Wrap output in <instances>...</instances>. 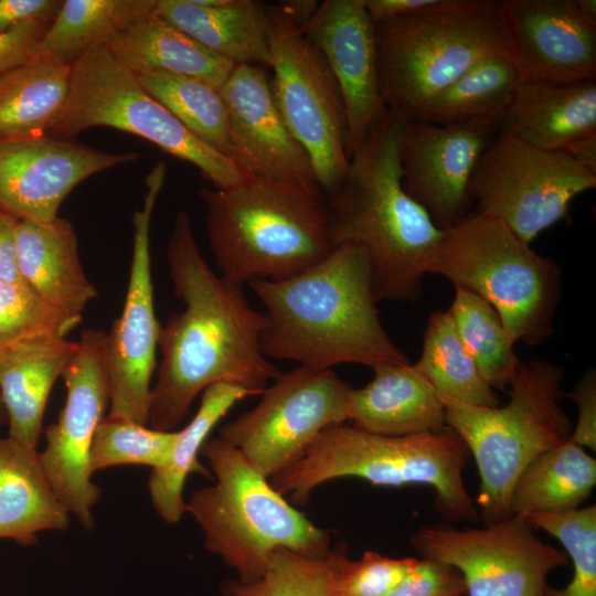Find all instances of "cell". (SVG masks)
<instances>
[{
  "instance_id": "obj_20",
  "label": "cell",
  "mask_w": 596,
  "mask_h": 596,
  "mask_svg": "<svg viewBox=\"0 0 596 596\" xmlns=\"http://www.w3.org/2000/svg\"><path fill=\"white\" fill-rule=\"evenodd\" d=\"M300 29L321 52L338 84L351 158L386 110L379 87L374 22L363 0H324Z\"/></svg>"
},
{
  "instance_id": "obj_15",
  "label": "cell",
  "mask_w": 596,
  "mask_h": 596,
  "mask_svg": "<svg viewBox=\"0 0 596 596\" xmlns=\"http://www.w3.org/2000/svg\"><path fill=\"white\" fill-rule=\"evenodd\" d=\"M166 172V164L160 161L146 178L142 205L132 216V256L123 311L105 334L108 416L142 425L149 424L151 381L161 327L153 300L150 222Z\"/></svg>"
},
{
  "instance_id": "obj_21",
  "label": "cell",
  "mask_w": 596,
  "mask_h": 596,
  "mask_svg": "<svg viewBox=\"0 0 596 596\" xmlns=\"http://www.w3.org/2000/svg\"><path fill=\"white\" fill-rule=\"evenodd\" d=\"M500 6L524 81L596 79V23L575 0H500Z\"/></svg>"
},
{
  "instance_id": "obj_41",
  "label": "cell",
  "mask_w": 596,
  "mask_h": 596,
  "mask_svg": "<svg viewBox=\"0 0 596 596\" xmlns=\"http://www.w3.org/2000/svg\"><path fill=\"white\" fill-rule=\"evenodd\" d=\"M415 557L393 558L365 551L358 561L339 560V596H387L414 565Z\"/></svg>"
},
{
  "instance_id": "obj_12",
  "label": "cell",
  "mask_w": 596,
  "mask_h": 596,
  "mask_svg": "<svg viewBox=\"0 0 596 596\" xmlns=\"http://www.w3.org/2000/svg\"><path fill=\"white\" fill-rule=\"evenodd\" d=\"M595 187L596 174L568 153L543 150L499 131L473 171L470 214L501 221L530 245L567 215L575 196Z\"/></svg>"
},
{
  "instance_id": "obj_36",
  "label": "cell",
  "mask_w": 596,
  "mask_h": 596,
  "mask_svg": "<svg viewBox=\"0 0 596 596\" xmlns=\"http://www.w3.org/2000/svg\"><path fill=\"white\" fill-rule=\"evenodd\" d=\"M448 312L482 377L493 390H505L521 361L496 309L480 296L456 288Z\"/></svg>"
},
{
  "instance_id": "obj_23",
  "label": "cell",
  "mask_w": 596,
  "mask_h": 596,
  "mask_svg": "<svg viewBox=\"0 0 596 596\" xmlns=\"http://www.w3.org/2000/svg\"><path fill=\"white\" fill-rule=\"evenodd\" d=\"M498 129L536 148L565 152L574 142L596 135V79H523Z\"/></svg>"
},
{
  "instance_id": "obj_40",
  "label": "cell",
  "mask_w": 596,
  "mask_h": 596,
  "mask_svg": "<svg viewBox=\"0 0 596 596\" xmlns=\"http://www.w3.org/2000/svg\"><path fill=\"white\" fill-rule=\"evenodd\" d=\"M78 324L45 304L25 283H0V349L42 334L66 337Z\"/></svg>"
},
{
  "instance_id": "obj_47",
  "label": "cell",
  "mask_w": 596,
  "mask_h": 596,
  "mask_svg": "<svg viewBox=\"0 0 596 596\" xmlns=\"http://www.w3.org/2000/svg\"><path fill=\"white\" fill-rule=\"evenodd\" d=\"M438 0H363L374 23L390 21L425 10Z\"/></svg>"
},
{
  "instance_id": "obj_11",
  "label": "cell",
  "mask_w": 596,
  "mask_h": 596,
  "mask_svg": "<svg viewBox=\"0 0 596 596\" xmlns=\"http://www.w3.org/2000/svg\"><path fill=\"white\" fill-rule=\"evenodd\" d=\"M268 39L275 102L328 196L350 166L338 84L321 52L279 2L269 4Z\"/></svg>"
},
{
  "instance_id": "obj_49",
  "label": "cell",
  "mask_w": 596,
  "mask_h": 596,
  "mask_svg": "<svg viewBox=\"0 0 596 596\" xmlns=\"http://www.w3.org/2000/svg\"><path fill=\"white\" fill-rule=\"evenodd\" d=\"M579 11L590 21L596 23V1L575 0Z\"/></svg>"
},
{
  "instance_id": "obj_26",
  "label": "cell",
  "mask_w": 596,
  "mask_h": 596,
  "mask_svg": "<svg viewBox=\"0 0 596 596\" xmlns=\"http://www.w3.org/2000/svg\"><path fill=\"white\" fill-rule=\"evenodd\" d=\"M155 12L210 52L234 63L269 67V4L224 0L203 6L195 0H156Z\"/></svg>"
},
{
  "instance_id": "obj_37",
  "label": "cell",
  "mask_w": 596,
  "mask_h": 596,
  "mask_svg": "<svg viewBox=\"0 0 596 596\" xmlns=\"http://www.w3.org/2000/svg\"><path fill=\"white\" fill-rule=\"evenodd\" d=\"M343 546L327 555L310 557L289 549H278L264 574L255 582L226 581L225 596H339V560Z\"/></svg>"
},
{
  "instance_id": "obj_8",
  "label": "cell",
  "mask_w": 596,
  "mask_h": 596,
  "mask_svg": "<svg viewBox=\"0 0 596 596\" xmlns=\"http://www.w3.org/2000/svg\"><path fill=\"white\" fill-rule=\"evenodd\" d=\"M563 370L549 361L521 362L503 406H477L440 396L446 425L473 457L477 505L485 524L510 517L509 502L522 470L540 454L571 438L573 425L560 404Z\"/></svg>"
},
{
  "instance_id": "obj_48",
  "label": "cell",
  "mask_w": 596,
  "mask_h": 596,
  "mask_svg": "<svg viewBox=\"0 0 596 596\" xmlns=\"http://www.w3.org/2000/svg\"><path fill=\"white\" fill-rule=\"evenodd\" d=\"M565 152L586 170L596 174V135L574 142Z\"/></svg>"
},
{
  "instance_id": "obj_16",
  "label": "cell",
  "mask_w": 596,
  "mask_h": 596,
  "mask_svg": "<svg viewBox=\"0 0 596 596\" xmlns=\"http://www.w3.org/2000/svg\"><path fill=\"white\" fill-rule=\"evenodd\" d=\"M105 334L87 329L77 341V350L62 374L64 406L57 421L45 429V446L39 451L56 497L87 530L94 526L93 510L100 498V489L92 480L89 456L108 405Z\"/></svg>"
},
{
  "instance_id": "obj_3",
  "label": "cell",
  "mask_w": 596,
  "mask_h": 596,
  "mask_svg": "<svg viewBox=\"0 0 596 596\" xmlns=\"http://www.w3.org/2000/svg\"><path fill=\"white\" fill-rule=\"evenodd\" d=\"M407 118L389 109L350 158L327 196L334 247L353 244L368 258L375 300L415 301L444 230L404 190L401 141Z\"/></svg>"
},
{
  "instance_id": "obj_33",
  "label": "cell",
  "mask_w": 596,
  "mask_h": 596,
  "mask_svg": "<svg viewBox=\"0 0 596 596\" xmlns=\"http://www.w3.org/2000/svg\"><path fill=\"white\" fill-rule=\"evenodd\" d=\"M156 0H66L34 49L73 65L93 47L153 11Z\"/></svg>"
},
{
  "instance_id": "obj_44",
  "label": "cell",
  "mask_w": 596,
  "mask_h": 596,
  "mask_svg": "<svg viewBox=\"0 0 596 596\" xmlns=\"http://www.w3.org/2000/svg\"><path fill=\"white\" fill-rule=\"evenodd\" d=\"M51 22H30L0 34V74L34 55V49Z\"/></svg>"
},
{
  "instance_id": "obj_34",
  "label": "cell",
  "mask_w": 596,
  "mask_h": 596,
  "mask_svg": "<svg viewBox=\"0 0 596 596\" xmlns=\"http://www.w3.org/2000/svg\"><path fill=\"white\" fill-rule=\"evenodd\" d=\"M414 366L439 396L477 406L499 405L494 390L464 348L448 310L429 316L423 334L422 354Z\"/></svg>"
},
{
  "instance_id": "obj_5",
  "label": "cell",
  "mask_w": 596,
  "mask_h": 596,
  "mask_svg": "<svg viewBox=\"0 0 596 596\" xmlns=\"http://www.w3.org/2000/svg\"><path fill=\"white\" fill-rule=\"evenodd\" d=\"M470 457L449 426L406 436L371 434L353 426L324 429L292 466L270 478L272 486L304 504L320 485L338 478H360L374 486H428L435 507L447 521L473 522L477 507L462 472Z\"/></svg>"
},
{
  "instance_id": "obj_27",
  "label": "cell",
  "mask_w": 596,
  "mask_h": 596,
  "mask_svg": "<svg viewBox=\"0 0 596 596\" xmlns=\"http://www.w3.org/2000/svg\"><path fill=\"white\" fill-rule=\"evenodd\" d=\"M70 513L56 497L36 448L0 437V539L33 545L44 531H63Z\"/></svg>"
},
{
  "instance_id": "obj_24",
  "label": "cell",
  "mask_w": 596,
  "mask_h": 596,
  "mask_svg": "<svg viewBox=\"0 0 596 596\" xmlns=\"http://www.w3.org/2000/svg\"><path fill=\"white\" fill-rule=\"evenodd\" d=\"M77 345L66 337L42 334L0 349V397L8 436L36 448L51 390Z\"/></svg>"
},
{
  "instance_id": "obj_39",
  "label": "cell",
  "mask_w": 596,
  "mask_h": 596,
  "mask_svg": "<svg viewBox=\"0 0 596 596\" xmlns=\"http://www.w3.org/2000/svg\"><path fill=\"white\" fill-rule=\"evenodd\" d=\"M177 430H158L128 419L104 416L91 447L93 472L121 465L161 468L169 461Z\"/></svg>"
},
{
  "instance_id": "obj_50",
  "label": "cell",
  "mask_w": 596,
  "mask_h": 596,
  "mask_svg": "<svg viewBox=\"0 0 596 596\" xmlns=\"http://www.w3.org/2000/svg\"><path fill=\"white\" fill-rule=\"evenodd\" d=\"M6 422H7V415H6V411H4V407L0 397V426Z\"/></svg>"
},
{
  "instance_id": "obj_45",
  "label": "cell",
  "mask_w": 596,
  "mask_h": 596,
  "mask_svg": "<svg viewBox=\"0 0 596 596\" xmlns=\"http://www.w3.org/2000/svg\"><path fill=\"white\" fill-rule=\"evenodd\" d=\"M62 1L0 0V34L30 22H51Z\"/></svg>"
},
{
  "instance_id": "obj_9",
  "label": "cell",
  "mask_w": 596,
  "mask_h": 596,
  "mask_svg": "<svg viewBox=\"0 0 596 596\" xmlns=\"http://www.w3.org/2000/svg\"><path fill=\"white\" fill-rule=\"evenodd\" d=\"M426 274L444 276L489 302L513 344L536 345L554 331L561 267L497 219L469 214L444 230Z\"/></svg>"
},
{
  "instance_id": "obj_43",
  "label": "cell",
  "mask_w": 596,
  "mask_h": 596,
  "mask_svg": "<svg viewBox=\"0 0 596 596\" xmlns=\"http://www.w3.org/2000/svg\"><path fill=\"white\" fill-rule=\"evenodd\" d=\"M577 405L578 417L571 438L592 450L596 449V373L588 369L572 392L565 394Z\"/></svg>"
},
{
  "instance_id": "obj_29",
  "label": "cell",
  "mask_w": 596,
  "mask_h": 596,
  "mask_svg": "<svg viewBox=\"0 0 596 596\" xmlns=\"http://www.w3.org/2000/svg\"><path fill=\"white\" fill-rule=\"evenodd\" d=\"M72 65L33 55L0 74V139L47 135L66 100Z\"/></svg>"
},
{
  "instance_id": "obj_19",
  "label": "cell",
  "mask_w": 596,
  "mask_h": 596,
  "mask_svg": "<svg viewBox=\"0 0 596 596\" xmlns=\"http://www.w3.org/2000/svg\"><path fill=\"white\" fill-rule=\"evenodd\" d=\"M235 162L251 177L321 193L306 150L287 127L264 66L235 65L220 87Z\"/></svg>"
},
{
  "instance_id": "obj_10",
  "label": "cell",
  "mask_w": 596,
  "mask_h": 596,
  "mask_svg": "<svg viewBox=\"0 0 596 596\" xmlns=\"http://www.w3.org/2000/svg\"><path fill=\"white\" fill-rule=\"evenodd\" d=\"M94 127L114 128L150 141L196 167L213 188H231L252 178L194 137L103 45L72 65L66 100L47 136L72 140Z\"/></svg>"
},
{
  "instance_id": "obj_25",
  "label": "cell",
  "mask_w": 596,
  "mask_h": 596,
  "mask_svg": "<svg viewBox=\"0 0 596 596\" xmlns=\"http://www.w3.org/2000/svg\"><path fill=\"white\" fill-rule=\"evenodd\" d=\"M373 371L369 384L351 389L353 427L376 435L406 436L446 426L440 396L414 364L383 363Z\"/></svg>"
},
{
  "instance_id": "obj_2",
  "label": "cell",
  "mask_w": 596,
  "mask_h": 596,
  "mask_svg": "<svg viewBox=\"0 0 596 596\" xmlns=\"http://www.w3.org/2000/svg\"><path fill=\"white\" fill-rule=\"evenodd\" d=\"M248 286L265 307L260 347L268 359L312 370L408 363L381 323L368 258L356 245L341 244L291 277Z\"/></svg>"
},
{
  "instance_id": "obj_13",
  "label": "cell",
  "mask_w": 596,
  "mask_h": 596,
  "mask_svg": "<svg viewBox=\"0 0 596 596\" xmlns=\"http://www.w3.org/2000/svg\"><path fill=\"white\" fill-rule=\"evenodd\" d=\"M351 389L333 370L298 365L280 373L219 437L272 478L297 462L324 429L350 419Z\"/></svg>"
},
{
  "instance_id": "obj_38",
  "label": "cell",
  "mask_w": 596,
  "mask_h": 596,
  "mask_svg": "<svg viewBox=\"0 0 596 596\" xmlns=\"http://www.w3.org/2000/svg\"><path fill=\"white\" fill-rule=\"evenodd\" d=\"M521 517L558 540L572 561L568 584L563 588L546 585L544 596H596V505Z\"/></svg>"
},
{
  "instance_id": "obj_14",
  "label": "cell",
  "mask_w": 596,
  "mask_h": 596,
  "mask_svg": "<svg viewBox=\"0 0 596 596\" xmlns=\"http://www.w3.org/2000/svg\"><path fill=\"white\" fill-rule=\"evenodd\" d=\"M534 529L521 515L480 529L432 524L418 529L411 543L422 557L456 567L468 596H544L549 574L566 565L568 556Z\"/></svg>"
},
{
  "instance_id": "obj_32",
  "label": "cell",
  "mask_w": 596,
  "mask_h": 596,
  "mask_svg": "<svg viewBox=\"0 0 596 596\" xmlns=\"http://www.w3.org/2000/svg\"><path fill=\"white\" fill-rule=\"evenodd\" d=\"M523 79L512 55L486 58L430 99L413 119L498 125Z\"/></svg>"
},
{
  "instance_id": "obj_4",
  "label": "cell",
  "mask_w": 596,
  "mask_h": 596,
  "mask_svg": "<svg viewBox=\"0 0 596 596\" xmlns=\"http://www.w3.org/2000/svg\"><path fill=\"white\" fill-rule=\"evenodd\" d=\"M199 193L209 246L221 276L233 283L291 277L336 248L321 193L255 177Z\"/></svg>"
},
{
  "instance_id": "obj_7",
  "label": "cell",
  "mask_w": 596,
  "mask_h": 596,
  "mask_svg": "<svg viewBox=\"0 0 596 596\" xmlns=\"http://www.w3.org/2000/svg\"><path fill=\"white\" fill-rule=\"evenodd\" d=\"M214 483L185 501L204 535L205 547L233 568L242 583L257 581L278 549L320 557L329 534L289 504L256 468L220 437L202 449Z\"/></svg>"
},
{
  "instance_id": "obj_22",
  "label": "cell",
  "mask_w": 596,
  "mask_h": 596,
  "mask_svg": "<svg viewBox=\"0 0 596 596\" xmlns=\"http://www.w3.org/2000/svg\"><path fill=\"white\" fill-rule=\"evenodd\" d=\"M14 235L22 280L50 307L81 322L97 290L82 266L72 222L18 220Z\"/></svg>"
},
{
  "instance_id": "obj_31",
  "label": "cell",
  "mask_w": 596,
  "mask_h": 596,
  "mask_svg": "<svg viewBox=\"0 0 596 596\" xmlns=\"http://www.w3.org/2000/svg\"><path fill=\"white\" fill-rule=\"evenodd\" d=\"M253 396L248 391L217 383L202 393L200 406L181 430H177L169 461L152 469L148 479L150 500L157 514L167 523H177L187 513L183 489L191 472L209 476L198 456L216 423L241 400Z\"/></svg>"
},
{
  "instance_id": "obj_42",
  "label": "cell",
  "mask_w": 596,
  "mask_h": 596,
  "mask_svg": "<svg viewBox=\"0 0 596 596\" xmlns=\"http://www.w3.org/2000/svg\"><path fill=\"white\" fill-rule=\"evenodd\" d=\"M461 573L454 566L433 558H416L404 578L387 596H466Z\"/></svg>"
},
{
  "instance_id": "obj_6",
  "label": "cell",
  "mask_w": 596,
  "mask_h": 596,
  "mask_svg": "<svg viewBox=\"0 0 596 596\" xmlns=\"http://www.w3.org/2000/svg\"><path fill=\"white\" fill-rule=\"evenodd\" d=\"M374 26L383 104L407 119L479 62L512 55L500 0H438Z\"/></svg>"
},
{
  "instance_id": "obj_35",
  "label": "cell",
  "mask_w": 596,
  "mask_h": 596,
  "mask_svg": "<svg viewBox=\"0 0 596 596\" xmlns=\"http://www.w3.org/2000/svg\"><path fill=\"white\" fill-rule=\"evenodd\" d=\"M136 76L194 137L235 162L228 114L219 88L194 77L161 71Z\"/></svg>"
},
{
  "instance_id": "obj_28",
  "label": "cell",
  "mask_w": 596,
  "mask_h": 596,
  "mask_svg": "<svg viewBox=\"0 0 596 596\" xmlns=\"http://www.w3.org/2000/svg\"><path fill=\"white\" fill-rule=\"evenodd\" d=\"M103 46L135 75L168 72L201 79L219 89L235 66L163 20L155 9Z\"/></svg>"
},
{
  "instance_id": "obj_46",
  "label": "cell",
  "mask_w": 596,
  "mask_h": 596,
  "mask_svg": "<svg viewBox=\"0 0 596 596\" xmlns=\"http://www.w3.org/2000/svg\"><path fill=\"white\" fill-rule=\"evenodd\" d=\"M17 219L0 211V283H22L17 265ZM24 283V281H23Z\"/></svg>"
},
{
  "instance_id": "obj_30",
  "label": "cell",
  "mask_w": 596,
  "mask_h": 596,
  "mask_svg": "<svg viewBox=\"0 0 596 596\" xmlns=\"http://www.w3.org/2000/svg\"><path fill=\"white\" fill-rule=\"evenodd\" d=\"M596 485V460L572 438L536 456L518 477L510 515L579 508Z\"/></svg>"
},
{
  "instance_id": "obj_17",
  "label": "cell",
  "mask_w": 596,
  "mask_h": 596,
  "mask_svg": "<svg viewBox=\"0 0 596 596\" xmlns=\"http://www.w3.org/2000/svg\"><path fill=\"white\" fill-rule=\"evenodd\" d=\"M496 131V124L406 119L400 152L402 184L439 228L470 214V181Z\"/></svg>"
},
{
  "instance_id": "obj_1",
  "label": "cell",
  "mask_w": 596,
  "mask_h": 596,
  "mask_svg": "<svg viewBox=\"0 0 596 596\" xmlns=\"http://www.w3.org/2000/svg\"><path fill=\"white\" fill-rule=\"evenodd\" d=\"M166 256L184 309L160 327L161 359L151 387L149 424L172 432L206 387L227 383L255 396L281 372L260 347L263 312L251 306L242 285L212 270L185 210L174 216Z\"/></svg>"
},
{
  "instance_id": "obj_18",
  "label": "cell",
  "mask_w": 596,
  "mask_h": 596,
  "mask_svg": "<svg viewBox=\"0 0 596 596\" xmlns=\"http://www.w3.org/2000/svg\"><path fill=\"white\" fill-rule=\"evenodd\" d=\"M138 158V152H106L47 135L0 139V211L50 222L82 181Z\"/></svg>"
}]
</instances>
